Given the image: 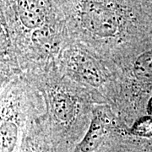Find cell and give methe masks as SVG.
I'll list each match as a JSON object with an SVG mask.
<instances>
[{
	"label": "cell",
	"instance_id": "obj_1",
	"mask_svg": "<svg viewBox=\"0 0 152 152\" xmlns=\"http://www.w3.org/2000/svg\"><path fill=\"white\" fill-rule=\"evenodd\" d=\"M71 40L118 65L152 42V1H57Z\"/></svg>",
	"mask_w": 152,
	"mask_h": 152
},
{
	"label": "cell",
	"instance_id": "obj_8",
	"mask_svg": "<svg viewBox=\"0 0 152 152\" xmlns=\"http://www.w3.org/2000/svg\"><path fill=\"white\" fill-rule=\"evenodd\" d=\"M19 152H60L53 139L44 114L30 125Z\"/></svg>",
	"mask_w": 152,
	"mask_h": 152
},
{
	"label": "cell",
	"instance_id": "obj_3",
	"mask_svg": "<svg viewBox=\"0 0 152 152\" xmlns=\"http://www.w3.org/2000/svg\"><path fill=\"white\" fill-rule=\"evenodd\" d=\"M43 101L45 118L60 152H73L90 126L95 102L82 88L64 75L56 63L21 74Z\"/></svg>",
	"mask_w": 152,
	"mask_h": 152
},
{
	"label": "cell",
	"instance_id": "obj_7",
	"mask_svg": "<svg viewBox=\"0 0 152 152\" xmlns=\"http://www.w3.org/2000/svg\"><path fill=\"white\" fill-rule=\"evenodd\" d=\"M129 128L108 105H95L86 134L73 152H125Z\"/></svg>",
	"mask_w": 152,
	"mask_h": 152
},
{
	"label": "cell",
	"instance_id": "obj_2",
	"mask_svg": "<svg viewBox=\"0 0 152 152\" xmlns=\"http://www.w3.org/2000/svg\"><path fill=\"white\" fill-rule=\"evenodd\" d=\"M21 74L56 63L72 42L57 1H2Z\"/></svg>",
	"mask_w": 152,
	"mask_h": 152
},
{
	"label": "cell",
	"instance_id": "obj_6",
	"mask_svg": "<svg viewBox=\"0 0 152 152\" xmlns=\"http://www.w3.org/2000/svg\"><path fill=\"white\" fill-rule=\"evenodd\" d=\"M45 113L37 91L19 76L0 95V152H19L34 120Z\"/></svg>",
	"mask_w": 152,
	"mask_h": 152
},
{
	"label": "cell",
	"instance_id": "obj_5",
	"mask_svg": "<svg viewBox=\"0 0 152 152\" xmlns=\"http://www.w3.org/2000/svg\"><path fill=\"white\" fill-rule=\"evenodd\" d=\"M117 83L113 110L129 128L141 117L152 96V42L112 68Z\"/></svg>",
	"mask_w": 152,
	"mask_h": 152
},
{
	"label": "cell",
	"instance_id": "obj_9",
	"mask_svg": "<svg viewBox=\"0 0 152 152\" xmlns=\"http://www.w3.org/2000/svg\"><path fill=\"white\" fill-rule=\"evenodd\" d=\"M0 62L20 70L2 1H0Z\"/></svg>",
	"mask_w": 152,
	"mask_h": 152
},
{
	"label": "cell",
	"instance_id": "obj_10",
	"mask_svg": "<svg viewBox=\"0 0 152 152\" xmlns=\"http://www.w3.org/2000/svg\"><path fill=\"white\" fill-rule=\"evenodd\" d=\"M21 75V72L12 66L0 62V95L11 82Z\"/></svg>",
	"mask_w": 152,
	"mask_h": 152
},
{
	"label": "cell",
	"instance_id": "obj_4",
	"mask_svg": "<svg viewBox=\"0 0 152 152\" xmlns=\"http://www.w3.org/2000/svg\"><path fill=\"white\" fill-rule=\"evenodd\" d=\"M56 65L71 81L85 90L96 105L113 108L117 83L108 64L81 44L72 41L58 56Z\"/></svg>",
	"mask_w": 152,
	"mask_h": 152
}]
</instances>
